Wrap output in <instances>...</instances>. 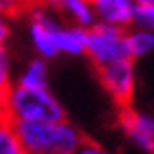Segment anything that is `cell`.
Masks as SVG:
<instances>
[{"instance_id":"7a4b0ae2","label":"cell","mask_w":154,"mask_h":154,"mask_svg":"<svg viewBox=\"0 0 154 154\" xmlns=\"http://www.w3.org/2000/svg\"><path fill=\"white\" fill-rule=\"evenodd\" d=\"M16 132L26 154H74L86 138L70 120L60 122H18Z\"/></svg>"},{"instance_id":"ba28073f","label":"cell","mask_w":154,"mask_h":154,"mask_svg":"<svg viewBox=\"0 0 154 154\" xmlns=\"http://www.w3.org/2000/svg\"><path fill=\"white\" fill-rule=\"evenodd\" d=\"M48 8H54V12L66 18L64 22L78 26L82 30H88L96 24V14L90 0H60V2L48 4Z\"/></svg>"},{"instance_id":"5bb4252c","label":"cell","mask_w":154,"mask_h":154,"mask_svg":"<svg viewBox=\"0 0 154 154\" xmlns=\"http://www.w3.org/2000/svg\"><path fill=\"white\" fill-rule=\"evenodd\" d=\"M14 86V76H12V60L6 48H0V100L4 94Z\"/></svg>"},{"instance_id":"8fae6325","label":"cell","mask_w":154,"mask_h":154,"mask_svg":"<svg viewBox=\"0 0 154 154\" xmlns=\"http://www.w3.org/2000/svg\"><path fill=\"white\" fill-rule=\"evenodd\" d=\"M126 46H128L130 60L148 56L154 52V32L132 26V28L126 30Z\"/></svg>"},{"instance_id":"5b68a950","label":"cell","mask_w":154,"mask_h":154,"mask_svg":"<svg viewBox=\"0 0 154 154\" xmlns=\"http://www.w3.org/2000/svg\"><path fill=\"white\" fill-rule=\"evenodd\" d=\"M60 24V18L56 16L54 10H48L44 6H34L28 12V38L32 48L36 50L38 58L42 60H52L58 56L56 46H54V30Z\"/></svg>"},{"instance_id":"3957f363","label":"cell","mask_w":154,"mask_h":154,"mask_svg":"<svg viewBox=\"0 0 154 154\" xmlns=\"http://www.w3.org/2000/svg\"><path fill=\"white\" fill-rule=\"evenodd\" d=\"M84 54L96 68H104L108 64L128 60V46H126V30L96 22L86 30V48Z\"/></svg>"},{"instance_id":"30bf717a","label":"cell","mask_w":154,"mask_h":154,"mask_svg":"<svg viewBox=\"0 0 154 154\" xmlns=\"http://www.w3.org/2000/svg\"><path fill=\"white\" fill-rule=\"evenodd\" d=\"M14 84L20 88H48V62L38 56L28 60L14 78Z\"/></svg>"},{"instance_id":"2e32d148","label":"cell","mask_w":154,"mask_h":154,"mask_svg":"<svg viewBox=\"0 0 154 154\" xmlns=\"http://www.w3.org/2000/svg\"><path fill=\"white\" fill-rule=\"evenodd\" d=\"M8 38H10V22H8V16L0 14V48H6Z\"/></svg>"},{"instance_id":"52a82bcc","label":"cell","mask_w":154,"mask_h":154,"mask_svg":"<svg viewBox=\"0 0 154 154\" xmlns=\"http://www.w3.org/2000/svg\"><path fill=\"white\" fill-rule=\"evenodd\" d=\"M96 22L128 30L134 22V0H92Z\"/></svg>"},{"instance_id":"9c48e42d","label":"cell","mask_w":154,"mask_h":154,"mask_svg":"<svg viewBox=\"0 0 154 154\" xmlns=\"http://www.w3.org/2000/svg\"><path fill=\"white\" fill-rule=\"evenodd\" d=\"M54 46H56L58 56L60 54L80 56V54H84L86 48V30L60 20V24L54 30Z\"/></svg>"},{"instance_id":"9a60e30c","label":"cell","mask_w":154,"mask_h":154,"mask_svg":"<svg viewBox=\"0 0 154 154\" xmlns=\"http://www.w3.org/2000/svg\"><path fill=\"white\" fill-rule=\"evenodd\" d=\"M74 154H110V152L104 146H100L98 142H94V140H84Z\"/></svg>"},{"instance_id":"e0dca14e","label":"cell","mask_w":154,"mask_h":154,"mask_svg":"<svg viewBox=\"0 0 154 154\" xmlns=\"http://www.w3.org/2000/svg\"><path fill=\"white\" fill-rule=\"evenodd\" d=\"M0 116H2V110H0Z\"/></svg>"},{"instance_id":"6da1fadb","label":"cell","mask_w":154,"mask_h":154,"mask_svg":"<svg viewBox=\"0 0 154 154\" xmlns=\"http://www.w3.org/2000/svg\"><path fill=\"white\" fill-rule=\"evenodd\" d=\"M0 110L14 124L66 120V110L50 88H20L14 84L0 100Z\"/></svg>"},{"instance_id":"7c38bea8","label":"cell","mask_w":154,"mask_h":154,"mask_svg":"<svg viewBox=\"0 0 154 154\" xmlns=\"http://www.w3.org/2000/svg\"><path fill=\"white\" fill-rule=\"evenodd\" d=\"M0 154H26L14 122H10L4 114L0 116Z\"/></svg>"},{"instance_id":"277c9868","label":"cell","mask_w":154,"mask_h":154,"mask_svg":"<svg viewBox=\"0 0 154 154\" xmlns=\"http://www.w3.org/2000/svg\"><path fill=\"white\" fill-rule=\"evenodd\" d=\"M100 84L108 96L118 104L120 108H128L134 98L136 90V66L134 60H120V62L108 64L104 68H98Z\"/></svg>"},{"instance_id":"4fadbf2b","label":"cell","mask_w":154,"mask_h":154,"mask_svg":"<svg viewBox=\"0 0 154 154\" xmlns=\"http://www.w3.org/2000/svg\"><path fill=\"white\" fill-rule=\"evenodd\" d=\"M132 26L154 32V0H134V22Z\"/></svg>"},{"instance_id":"8992f818","label":"cell","mask_w":154,"mask_h":154,"mask_svg":"<svg viewBox=\"0 0 154 154\" xmlns=\"http://www.w3.org/2000/svg\"><path fill=\"white\" fill-rule=\"evenodd\" d=\"M118 124L124 136L134 146H138L144 152L154 154V116L148 112L134 110L132 106L120 108Z\"/></svg>"}]
</instances>
